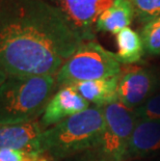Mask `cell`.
<instances>
[{"label": "cell", "instance_id": "1", "mask_svg": "<svg viewBox=\"0 0 160 161\" xmlns=\"http://www.w3.org/2000/svg\"><path fill=\"white\" fill-rule=\"evenodd\" d=\"M83 41L43 0H0V64L12 76H55Z\"/></svg>", "mask_w": 160, "mask_h": 161}, {"label": "cell", "instance_id": "2", "mask_svg": "<svg viewBox=\"0 0 160 161\" xmlns=\"http://www.w3.org/2000/svg\"><path fill=\"white\" fill-rule=\"evenodd\" d=\"M103 108L91 106L43 131L40 140L41 153L51 161H63L100 143L104 131Z\"/></svg>", "mask_w": 160, "mask_h": 161}, {"label": "cell", "instance_id": "3", "mask_svg": "<svg viewBox=\"0 0 160 161\" xmlns=\"http://www.w3.org/2000/svg\"><path fill=\"white\" fill-rule=\"evenodd\" d=\"M57 91L55 76H12L0 85V125L36 121Z\"/></svg>", "mask_w": 160, "mask_h": 161}, {"label": "cell", "instance_id": "4", "mask_svg": "<svg viewBox=\"0 0 160 161\" xmlns=\"http://www.w3.org/2000/svg\"><path fill=\"white\" fill-rule=\"evenodd\" d=\"M122 64L117 54L96 41L83 42L55 75L57 88L79 82L117 77Z\"/></svg>", "mask_w": 160, "mask_h": 161}, {"label": "cell", "instance_id": "5", "mask_svg": "<svg viewBox=\"0 0 160 161\" xmlns=\"http://www.w3.org/2000/svg\"><path fill=\"white\" fill-rule=\"evenodd\" d=\"M104 131L97 152L105 161H125L137 118L132 109L120 102L104 106Z\"/></svg>", "mask_w": 160, "mask_h": 161}, {"label": "cell", "instance_id": "6", "mask_svg": "<svg viewBox=\"0 0 160 161\" xmlns=\"http://www.w3.org/2000/svg\"><path fill=\"white\" fill-rule=\"evenodd\" d=\"M158 87V77L153 71L139 67L129 68L119 75V102L134 110L154 96Z\"/></svg>", "mask_w": 160, "mask_h": 161}, {"label": "cell", "instance_id": "7", "mask_svg": "<svg viewBox=\"0 0 160 161\" xmlns=\"http://www.w3.org/2000/svg\"><path fill=\"white\" fill-rule=\"evenodd\" d=\"M56 8L83 42L95 40V24L101 13V0H43Z\"/></svg>", "mask_w": 160, "mask_h": 161}, {"label": "cell", "instance_id": "8", "mask_svg": "<svg viewBox=\"0 0 160 161\" xmlns=\"http://www.w3.org/2000/svg\"><path fill=\"white\" fill-rule=\"evenodd\" d=\"M90 105L72 85L58 87L47 104L40 123L44 129L50 128L70 116L86 110L91 107Z\"/></svg>", "mask_w": 160, "mask_h": 161}, {"label": "cell", "instance_id": "9", "mask_svg": "<svg viewBox=\"0 0 160 161\" xmlns=\"http://www.w3.org/2000/svg\"><path fill=\"white\" fill-rule=\"evenodd\" d=\"M40 121L0 125V150L41 153L40 140L44 131Z\"/></svg>", "mask_w": 160, "mask_h": 161}, {"label": "cell", "instance_id": "10", "mask_svg": "<svg viewBox=\"0 0 160 161\" xmlns=\"http://www.w3.org/2000/svg\"><path fill=\"white\" fill-rule=\"evenodd\" d=\"M160 150V119H138L129 142L127 157H142Z\"/></svg>", "mask_w": 160, "mask_h": 161}, {"label": "cell", "instance_id": "11", "mask_svg": "<svg viewBox=\"0 0 160 161\" xmlns=\"http://www.w3.org/2000/svg\"><path fill=\"white\" fill-rule=\"evenodd\" d=\"M134 17V6L131 0H113L98 16L95 29L118 35L121 30L129 27Z\"/></svg>", "mask_w": 160, "mask_h": 161}, {"label": "cell", "instance_id": "12", "mask_svg": "<svg viewBox=\"0 0 160 161\" xmlns=\"http://www.w3.org/2000/svg\"><path fill=\"white\" fill-rule=\"evenodd\" d=\"M118 82L119 76L98 79L91 81H83L73 84L72 86L84 98L88 103L94 106L104 107L108 104L118 102Z\"/></svg>", "mask_w": 160, "mask_h": 161}, {"label": "cell", "instance_id": "13", "mask_svg": "<svg viewBox=\"0 0 160 161\" xmlns=\"http://www.w3.org/2000/svg\"><path fill=\"white\" fill-rule=\"evenodd\" d=\"M118 52L115 53L121 64H132L141 60L146 50L141 36L130 27L121 30L115 35Z\"/></svg>", "mask_w": 160, "mask_h": 161}, {"label": "cell", "instance_id": "14", "mask_svg": "<svg viewBox=\"0 0 160 161\" xmlns=\"http://www.w3.org/2000/svg\"><path fill=\"white\" fill-rule=\"evenodd\" d=\"M141 36L146 52L151 55H160V16L145 24Z\"/></svg>", "mask_w": 160, "mask_h": 161}, {"label": "cell", "instance_id": "15", "mask_svg": "<svg viewBox=\"0 0 160 161\" xmlns=\"http://www.w3.org/2000/svg\"><path fill=\"white\" fill-rule=\"evenodd\" d=\"M135 17L141 23H148L160 16V0H132Z\"/></svg>", "mask_w": 160, "mask_h": 161}, {"label": "cell", "instance_id": "16", "mask_svg": "<svg viewBox=\"0 0 160 161\" xmlns=\"http://www.w3.org/2000/svg\"><path fill=\"white\" fill-rule=\"evenodd\" d=\"M133 111L137 119H160V92L152 96Z\"/></svg>", "mask_w": 160, "mask_h": 161}, {"label": "cell", "instance_id": "17", "mask_svg": "<svg viewBox=\"0 0 160 161\" xmlns=\"http://www.w3.org/2000/svg\"><path fill=\"white\" fill-rule=\"evenodd\" d=\"M0 161H51L42 153H29L15 150H0Z\"/></svg>", "mask_w": 160, "mask_h": 161}, {"label": "cell", "instance_id": "18", "mask_svg": "<svg viewBox=\"0 0 160 161\" xmlns=\"http://www.w3.org/2000/svg\"><path fill=\"white\" fill-rule=\"evenodd\" d=\"M63 161H105L100 154L97 152L96 149L86 151L84 153L78 154L73 157H70L68 159H64Z\"/></svg>", "mask_w": 160, "mask_h": 161}, {"label": "cell", "instance_id": "19", "mask_svg": "<svg viewBox=\"0 0 160 161\" xmlns=\"http://www.w3.org/2000/svg\"><path fill=\"white\" fill-rule=\"evenodd\" d=\"M8 73H6V71L3 69V67L0 64V85H1L3 82H4V80L8 78Z\"/></svg>", "mask_w": 160, "mask_h": 161}]
</instances>
